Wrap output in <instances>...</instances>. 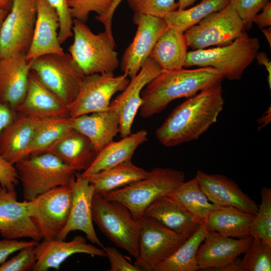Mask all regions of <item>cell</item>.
Masks as SVG:
<instances>
[{
  "label": "cell",
  "instance_id": "cell-53",
  "mask_svg": "<svg viewBox=\"0 0 271 271\" xmlns=\"http://www.w3.org/2000/svg\"><path fill=\"white\" fill-rule=\"evenodd\" d=\"M9 12L6 9L0 7V31L3 26L4 21Z\"/></svg>",
  "mask_w": 271,
  "mask_h": 271
},
{
  "label": "cell",
  "instance_id": "cell-1",
  "mask_svg": "<svg viewBox=\"0 0 271 271\" xmlns=\"http://www.w3.org/2000/svg\"><path fill=\"white\" fill-rule=\"evenodd\" d=\"M221 83L201 91L177 106L156 130L159 142L171 147L196 140L216 122L224 103Z\"/></svg>",
  "mask_w": 271,
  "mask_h": 271
},
{
  "label": "cell",
  "instance_id": "cell-4",
  "mask_svg": "<svg viewBox=\"0 0 271 271\" xmlns=\"http://www.w3.org/2000/svg\"><path fill=\"white\" fill-rule=\"evenodd\" d=\"M185 179L184 173L171 168H155L141 180L102 196L126 207L140 220L146 209L158 199L169 195Z\"/></svg>",
  "mask_w": 271,
  "mask_h": 271
},
{
  "label": "cell",
  "instance_id": "cell-16",
  "mask_svg": "<svg viewBox=\"0 0 271 271\" xmlns=\"http://www.w3.org/2000/svg\"><path fill=\"white\" fill-rule=\"evenodd\" d=\"M162 71L158 64L149 57L138 73L130 78L125 88L111 101L109 109L119 117V133L122 138L131 133L134 119L142 104L143 89Z\"/></svg>",
  "mask_w": 271,
  "mask_h": 271
},
{
  "label": "cell",
  "instance_id": "cell-48",
  "mask_svg": "<svg viewBox=\"0 0 271 271\" xmlns=\"http://www.w3.org/2000/svg\"><path fill=\"white\" fill-rule=\"evenodd\" d=\"M259 14L254 17L253 23L256 24L260 29L271 26V2H269L261 10Z\"/></svg>",
  "mask_w": 271,
  "mask_h": 271
},
{
  "label": "cell",
  "instance_id": "cell-18",
  "mask_svg": "<svg viewBox=\"0 0 271 271\" xmlns=\"http://www.w3.org/2000/svg\"><path fill=\"white\" fill-rule=\"evenodd\" d=\"M34 247L36 263L33 271H47L50 268L59 270L62 263L71 255L84 253L92 257H105L104 250L77 235L69 241L59 239H42Z\"/></svg>",
  "mask_w": 271,
  "mask_h": 271
},
{
  "label": "cell",
  "instance_id": "cell-9",
  "mask_svg": "<svg viewBox=\"0 0 271 271\" xmlns=\"http://www.w3.org/2000/svg\"><path fill=\"white\" fill-rule=\"evenodd\" d=\"M72 198L70 186H61L27 201L28 215L42 239H56L64 228Z\"/></svg>",
  "mask_w": 271,
  "mask_h": 271
},
{
  "label": "cell",
  "instance_id": "cell-30",
  "mask_svg": "<svg viewBox=\"0 0 271 271\" xmlns=\"http://www.w3.org/2000/svg\"><path fill=\"white\" fill-rule=\"evenodd\" d=\"M148 174L149 171L128 160L86 177L93 186L94 194L103 196L145 178Z\"/></svg>",
  "mask_w": 271,
  "mask_h": 271
},
{
  "label": "cell",
  "instance_id": "cell-50",
  "mask_svg": "<svg viewBox=\"0 0 271 271\" xmlns=\"http://www.w3.org/2000/svg\"><path fill=\"white\" fill-rule=\"evenodd\" d=\"M270 121V107L268 108L263 115L258 120V127L262 128Z\"/></svg>",
  "mask_w": 271,
  "mask_h": 271
},
{
  "label": "cell",
  "instance_id": "cell-22",
  "mask_svg": "<svg viewBox=\"0 0 271 271\" xmlns=\"http://www.w3.org/2000/svg\"><path fill=\"white\" fill-rule=\"evenodd\" d=\"M30 65L26 54L0 59V102L16 110L27 90Z\"/></svg>",
  "mask_w": 271,
  "mask_h": 271
},
{
  "label": "cell",
  "instance_id": "cell-38",
  "mask_svg": "<svg viewBox=\"0 0 271 271\" xmlns=\"http://www.w3.org/2000/svg\"><path fill=\"white\" fill-rule=\"evenodd\" d=\"M114 0H67L71 14L73 19L84 23L91 12L97 16L105 14Z\"/></svg>",
  "mask_w": 271,
  "mask_h": 271
},
{
  "label": "cell",
  "instance_id": "cell-13",
  "mask_svg": "<svg viewBox=\"0 0 271 271\" xmlns=\"http://www.w3.org/2000/svg\"><path fill=\"white\" fill-rule=\"evenodd\" d=\"M37 0H13L0 31V57L27 53L37 16Z\"/></svg>",
  "mask_w": 271,
  "mask_h": 271
},
{
  "label": "cell",
  "instance_id": "cell-17",
  "mask_svg": "<svg viewBox=\"0 0 271 271\" xmlns=\"http://www.w3.org/2000/svg\"><path fill=\"white\" fill-rule=\"evenodd\" d=\"M252 240L250 235L235 239L208 231L197 253L199 269L220 271L244 253Z\"/></svg>",
  "mask_w": 271,
  "mask_h": 271
},
{
  "label": "cell",
  "instance_id": "cell-44",
  "mask_svg": "<svg viewBox=\"0 0 271 271\" xmlns=\"http://www.w3.org/2000/svg\"><path fill=\"white\" fill-rule=\"evenodd\" d=\"M19 179L14 165L0 155V186L8 190H15Z\"/></svg>",
  "mask_w": 271,
  "mask_h": 271
},
{
  "label": "cell",
  "instance_id": "cell-39",
  "mask_svg": "<svg viewBox=\"0 0 271 271\" xmlns=\"http://www.w3.org/2000/svg\"><path fill=\"white\" fill-rule=\"evenodd\" d=\"M134 13H141L164 18L178 9L176 0H127Z\"/></svg>",
  "mask_w": 271,
  "mask_h": 271
},
{
  "label": "cell",
  "instance_id": "cell-31",
  "mask_svg": "<svg viewBox=\"0 0 271 271\" xmlns=\"http://www.w3.org/2000/svg\"><path fill=\"white\" fill-rule=\"evenodd\" d=\"M254 215L232 207H220L213 211L203 224L208 231L221 235L242 238L249 236Z\"/></svg>",
  "mask_w": 271,
  "mask_h": 271
},
{
  "label": "cell",
  "instance_id": "cell-52",
  "mask_svg": "<svg viewBox=\"0 0 271 271\" xmlns=\"http://www.w3.org/2000/svg\"><path fill=\"white\" fill-rule=\"evenodd\" d=\"M265 36L269 45V47H271V28L270 27H268L265 28L260 29Z\"/></svg>",
  "mask_w": 271,
  "mask_h": 271
},
{
  "label": "cell",
  "instance_id": "cell-11",
  "mask_svg": "<svg viewBox=\"0 0 271 271\" xmlns=\"http://www.w3.org/2000/svg\"><path fill=\"white\" fill-rule=\"evenodd\" d=\"M187 238L164 226L154 219H140L139 256L134 264L142 270L154 271Z\"/></svg>",
  "mask_w": 271,
  "mask_h": 271
},
{
  "label": "cell",
  "instance_id": "cell-54",
  "mask_svg": "<svg viewBox=\"0 0 271 271\" xmlns=\"http://www.w3.org/2000/svg\"><path fill=\"white\" fill-rule=\"evenodd\" d=\"M13 0H0V7H2L6 10L10 11Z\"/></svg>",
  "mask_w": 271,
  "mask_h": 271
},
{
  "label": "cell",
  "instance_id": "cell-5",
  "mask_svg": "<svg viewBox=\"0 0 271 271\" xmlns=\"http://www.w3.org/2000/svg\"><path fill=\"white\" fill-rule=\"evenodd\" d=\"M259 47L258 38L249 37L245 32L227 45L188 52L184 67H211L228 80H239Z\"/></svg>",
  "mask_w": 271,
  "mask_h": 271
},
{
  "label": "cell",
  "instance_id": "cell-36",
  "mask_svg": "<svg viewBox=\"0 0 271 271\" xmlns=\"http://www.w3.org/2000/svg\"><path fill=\"white\" fill-rule=\"evenodd\" d=\"M252 241L240 260L243 271H270L271 244L256 237Z\"/></svg>",
  "mask_w": 271,
  "mask_h": 271
},
{
  "label": "cell",
  "instance_id": "cell-21",
  "mask_svg": "<svg viewBox=\"0 0 271 271\" xmlns=\"http://www.w3.org/2000/svg\"><path fill=\"white\" fill-rule=\"evenodd\" d=\"M59 20L48 0H37V16L31 43L26 54L28 61L40 56L65 52L58 38Z\"/></svg>",
  "mask_w": 271,
  "mask_h": 271
},
{
  "label": "cell",
  "instance_id": "cell-24",
  "mask_svg": "<svg viewBox=\"0 0 271 271\" xmlns=\"http://www.w3.org/2000/svg\"><path fill=\"white\" fill-rule=\"evenodd\" d=\"M144 216L152 218L166 228L188 238L201 224L178 201L169 195L152 203Z\"/></svg>",
  "mask_w": 271,
  "mask_h": 271
},
{
  "label": "cell",
  "instance_id": "cell-42",
  "mask_svg": "<svg viewBox=\"0 0 271 271\" xmlns=\"http://www.w3.org/2000/svg\"><path fill=\"white\" fill-rule=\"evenodd\" d=\"M56 10L59 20L58 38L62 45L73 36L72 31L73 18L71 14L67 0H48Z\"/></svg>",
  "mask_w": 271,
  "mask_h": 271
},
{
  "label": "cell",
  "instance_id": "cell-33",
  "mask_svg": "<svg viewBox=\"0 0 271 271\" xmlns=\"http://www.w3.org/2000/svg\"><path fill=\"white\" fill-rule=\"evenodd\" d=\"M207 233L204 225L201 224L193 235L187 238L170 256L160 263L154 271L199 270L197 253Z\"/></svg>",
  "mask_w": 271,
  "mask_h": 271
},
{
  "label": "cell",
  "instance_id": "cell-34",
  "mask_svg": "<svg viewBox=\"0 0 271 271\" xmlns=\"http://www.w3.org/2000/svg\"><path fill=\"white\" fill-rule=\"evenodd\" d=\"M230 0H202L195 6L177 9L164 18L169 27L184 33L206 17L217 12L230 3Z\"/></svg>",
  "mask_w": 271,
  "mask_h": 271
},
{
  "label": "cell",
  "instance_id": "cell-25",
  "mask_svg": "<svg viewBox=\"0 0 271 271\" xmlns=\"http://www.w3.org/2000/svg\"><path fill=\"white\" fill-rule=\"evenodd\" d=\"M41 121L18 112L14 120L0 136V155L13 165L27 157Z\"/></svg>",
  "mask_w": 271,
  "mask_h": 271
},
{
  "label": "cell",
  "instance_id": "cell-29",
  "mask_svg": "<svg viewBox=\"0 0 271 271\" xmlns=\"http://www.w3.org/2000/svg\"><path fill=\"white\" fill-rule=\"evenodd\" d=\"M188 47L184 33L168 27L156 42L149 57L162 70L180 69L184 67Z\"/></svg>",
  "mask_w": 271,
  "mask_h": 271
},
{
  "label": "cell",
  "instance_id": "cell-35",
  "mask_svg": "<svg viewBox=\"0 0 271 271\" xmlns=\"http://www.w3.org/2000/svg\"><path fill=\"white\" fill-rule=\"evenodd\" d=\"M72 128L70 117L41 120L29 148L27 157L49 152Z\"/></svg>",
  "mask_w": 271,
  "mask_h": 271
},
{
  "label": "cell",
  "instance_id": "cell-37",
  "mask_svg": "<svg viewBox=\"0 0 271 271\" xmlns=\"http://www.w3.org/2000/svg\"><path fill=\"white\" fill-rule=\"evenodd\" d=\"M260 196L261 203L252 221L249 235L271 244V189L262 187Z\"/></svg>",
  "mask_w": 271,
  "mask_h": 271
},
{
  "label": "cell",
  "instance_id": "cell-14",
  "mask_svg": "<svg viewBox=\"0 0 271 271\" xmlns=\"http://www.w3.org/2000/svg\"><path fill=\"white\" fill-rule=\"evenodd\" d=\"M132 20L137 26V32L124 52L120 63L122 71L130 78L138 73L156 42L168 28L163 18L134 13Z\"/></svg>",
  "mask_w": 271,
  "mask_h": 271
},
{
  "label": "cell",
  "instance_id": "cell-2",
  "mask_svg": "<svg viewBox=\"0 0 271 271\" xmlns=\"http://www.w3.org/2000/svg\"><path fill=\"white\" fill-rule=\"evenodd\" d=\"M223 78L220 71L211 67L162 70L142 91L140 115L144 118L151 117L164 110L172 101L189 98L221 82Z\"/></svg>",
  "mask_w": 271,
  "mask_h": 271
},
{
  "label": "cell",
  "instance_id": "cell-51",
  "mask_svg": "<svg viewBox=\"0 0 271 271\" xmlns=\"http://www.w3.org/2000/svg\"><path fill=\"white\" fill-rule=\"evenodd\" d=\"M197 0H178L177 2L178 9L184 10L191 6Z\"/></svg>",
  "mask_w": 271,
  "mask_h": 271
},
{
  "label": "cell",
  "instance_id": "cell-49",
  "mask_svg": "<svg viewBox=\"0 0 271 271\" xmlns=\"http://www.w3.org/2000/svg\"><path fill=\"white\" fill-rule=\"evenodd\" d=\"M258 64L263 65L267 72V82L269 88H271V61L267 55L264 52H258L255 58Z\"/></svg>",
  "mask_w": 271,
  "mask_h": 271
},
{
  "label": "cell",
  "instance_id": "cell-40",
  "mask_svg": "<svg viewBox=\"0 0 271 271\" xmlns=\"http://www.w3.org/2000/svg\"><path fill=\"white\" fill-rule=\"evenodd\" d=\"M35 245L26 246L18 251L16 255L0 265V271L33 270L36 263Z\"/></svg>",
  "mask_w": 271,
  "mask_h": 271
},
{
  "label": "cell",
  "instance_id": "cell-28",
  "mask_svg": "<svg viewBox=\"0 0 271 271\" xmlns=\"http://www.w3.org/2000/svg\"><path fill=\"white\" fill-rule=\"evenodd\" d=\"M148 132L142 129L131 133L118 141L109 143L98 153L91 165L81 174L87 177L113 167L131 158L138 148L148 141Z\"/></svg>",
  "mask_w": 271,
  "mask_h": 271
},
{
  "label": "cell",
  "instance_id": "cell-8",
  "mask_svg": "<svg viewBox=\"0 0 271 271\" xmlns=\"http://www.w3.org/2000/svg\"><path fill=\"white\" fill-rule=\"evenodd\" d=\"M30 63L31 71L63 103L68 105L74 100L84 76L69 53L44 55Z\"/></svg>",
  "mask_w": 271,
  "mask_h": 271
},
{
  "label": "cell",
  "instance_id": "cell-6",
  "mask_svg": "<svg viewBox=\"0 0 271 271\" xmlns=\"http://www.w3.org/2000/svg\"><path fill=\"white\" fill-rule=\"evenodd\" d=\"M14 165L26 201L54 188L69 186L76 173L49 152L28 156Z\"/></svg>",
  "mask_w": 271,
  "mask_h": 271
},
{
  "label": "cell",
  "instance_id": "cell-3",
  "mask_svg": "<svg viewBox=\"0 0 271 271\" xmlns=\"http://www.w3.org/2000/svg\"><path fill=\"white\" fill-rule=\"evenodd\" d=\"M74 40L68 51L81 74H114L119 62L115 42L106 32L94 34L85 23L73 19Z\"/></svg>",
  "mask_w": 271,
  "mask_h": 271
},
{
  "label": "cell",
  "instance_id": "cell-55",
  "mask_svg": "<svg viewBox=\"0 0 271 271\" xmlns=\"http://www.w3.org/2000/svg\"><path fill=\"white\" fill-rule=\"evenodd\" d=\"M0 59H1V57H0Z\"/></svg>",
  "mask_w": 271,
  "mask_h": 271
},
{
  "label": "cell",
  "instance_id": "cell-26",
  "mask_svg": "<svg viewBox=\"0 0 271 271\" xmlns=\"http://www.w3.org/2000/svg\"><path fill=\"white\" fill-rule=\"evenodd\" d=\"M71 125L74 129L87 138L99 152L119 132V119L114 111L109 109L71 117Z\"/></svg>",
  "mask_w": 271,
  "mask_h": 271
},
{
  "label": "cell",
  "instance_id": "cell-19",
  "mask_svg": "<svg viewBox=\"0 0 271 271\" xmlns=\"http://www.w3.org/2000/svg\"><path fill=\"white\" fill-rule=\"evenodd\" d=\"M0 235L11 239L28 238L38 242L42 240L28 215L27 201H18L15 190H8L1 186Z\"/></svg>",
  "mask_w": 271,
  "mask_h": 271
},
{
  "label": "cell",
  "instance_id": "cell-41",
  "mask_svg": "<svg viewBox=\"0 0 271 271\" xmlns=\"http://www.w3.org/2000/svg\"><path fill=\"white\" fill-rule=\"evenodd\" d=\"M269 0H230V3L242 20L245 30H249L256 15Z\"/></svg>",
  "mask_w": 271,
  "mask_h": 271
},
{
  "label": "cell",
  "instance_id": "cell-46",
  "mask_svg": "<svg viewBox=\"0 0 271 271\" xmlns=\"http://www.w3.org/2000/svg\"><path fill=\"white\" fill-rule=\"evenodd\" d=\"M17 111L9 105L0 102V136L15 118Z\"/></svg>",
  "mask_w": 271,
  "mask_h": 271
},
{
  "label": "cell",
  "instance_id": "cell-27",
  "mask_svg": "<svg viewBox=\"0 0 271 271\" xmlns=\"http://www.w3.org/2000/svg\"><path fill=\"white\" fill-rule=\"evenodd\" d=\"M76 172L85 171L98 152L90 140L72 128L49 150Z\"/></svg>",
  "mask_w": 271,
  "mask_h": 271
},
{
  "label": "cell",
  "instance_id": "cell-12",
  "mask_svg": "<svg viewBox=\"0 0 271 271\" xmlns=\"http://www.w3.org/2000/svg\"><path fill=\"white\" fill-rule=\"evenodd\" d=\"M128 77L125 73L116 76L106 74L84 76L77 95L67 105L70 117L108 110L112 96L129 83Z\"/></svg>",
  "mask_w": 271,
  "mask_h": 271
},
{
  "label": "cell",
  "instance_id": "cell-45",
  "mask_svg": "<svg viewBox=\"0 0 271 271\" xmlns=\"http://www.w3.org/2000/svg\"><path fill=\"white\" fill-rule=\"evenodd\" d=\"M39 242L30 241H19L17 239L5 238L0 240V265L5 262L8 257L21 249L29 245H36Z\"/></svg>",
  "mask_w": 271,
  "mask_h": 271
},
{
  "label": "cell",
  "instance_id": "cell-32",
  "mask_svg": "<svg viewBox=\"0 0 271 271\" xmlns=\"http://www.w3.org/2000/svg\"><path fill=\"white\" fill-rule=\"evenodd\" d=\"M178 201L203 224L209 215L221 206L212 203L201 189L195 177L184 181L168 195Z\"/></svg>",
  "mask_w": 271,
  "mask_h": 271
},
{
  "label": "cell",
  "instance_id": "cell-10",
  "mask_svg": "<svg viewBox=\"0 0 271 271\" xmlns=\"http://www.w3.org/2000/svg\"><path fill=\"white\" fill-rule=\"evenodd\" d=\"M245 30L242 20L229 3L184 33L188 47L195 50L227 45Z\"/></svg>",
  "mask_w": 271,
  "mask_h": 271
},
{
  "label": "cell",
  "instance_id": "cell-43",
  "mask_svg": "<svg viewBox=\"0 0 271 271\" xmlns=\"http://www.w3.org/2000/svg\"><path fill=\"white\" fill-rule=\"evenodd\" d=\"M103 248L110 263L109 271H142L134 264L129 262L115 247L104 246Z\"/></svg>",
  "mask_w": 271,
  "mask_h": 271
},
{
  "label": "cell",
  "instance_id": "cell-20",
  "mask_svg": "<svg viewBox=\"0 0 271 271\" xmlns=\"http://www.w3.org/2000/svg\"><path fill=\"white\" fill-rule=\"evenodd\" d=\"M199 186L209 200L221 207H232L256 215L258 206L237 184L225 176L209 174L198 171L195 176Z\"/></svg>",
  "mask_w": 271,
  "mask_h": 271
},
{
  "label": "cell",
  "instance_id": "cell-7",
  "mask_svg": "<svg viewBox=\"0 0 271 271\" xmlns=\"http://www.w3.org/2000/svg\"><path fill=\"white\" fill-rule=\"evenodd\" d=\"M92 208L93 221L99 229L136 259L139 256L140 219H135L120 203L98 194L93 196Z\"/></svg>",
  "mask_w": 271,
  "mask_h": 271
},
{
  "label": "cell",
  "instance_id": "cell-23",
  "mask_svg": "<svg viewBox=\"0 0 271 271\" xmlns=\"http://www.w3.org/2000/svg\"><path fill=\"white\" fill-rule=\"evenodd\" d=\"M16 110L22 115L40 120L70 117L67 105L60 101L31 71L25 96Z\"/></svg>",
  "mask_w": 271,
  "mask_h": 271
},
{
  "label": "cell",
  "instance_id": "cell-15",
  "mask_svg": "<svg viewBox=\"0 0 271 271\" xmlns=\"http://www.w3.org/2000/svg\"><path fill=\"white\" fill-rule=\"evenodd\" d=\"M69 186L72 191V198L67 223L56 239L64 240L72 231H80L93 244L101 248L104 246L99 239L93 226L92 200L94 195L93 186L87 177L76 172Z\"/></svg>",
  "mask_w": 271,
  "mask_h": 271
},
{
  "label": "cell",
  "instance_id": "cell-47",
  "mask_svg": "<svg viewBox=\"0 0 271 271\" xmlns=\"http://www.w3.org/2000/svg\"><path fill=\"white\" fill-rule=\"evenodd\" d=\"M122 0H114L108 12L102 16H96L95 19L101 23L104 26L106 31L112 37H113L112 31V21L114 13Z\"/></svg>",
  "mask_w": 271,
  "mask_h": 271
}]
</instances>
